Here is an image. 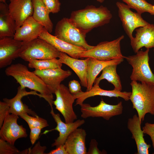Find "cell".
<instances>
[{"mask_svg": "<svg viewBox=\"0 0 154 154\" xmlns=\"http://www.w3.org/2000/svg\"><path fill=\"white\" fill-rule=\"evenodd\" d=\"M112 17L106 7L101 5L97 7L91 5L72 11L70 19L77 27L86 34L95 28L109 23Z\"/></svg>", "mask_w": 154, "mask_h": 154, "instance_id": "cell-1", "label": "cell"}, {"mask_svg": "<svg viewBox=\"0 0 154 154\" xmlns=\"http://www.w3.org/2000/svg\"><path fill=\"white\" fill-rule=\"evenodd\" d=\"M6 75L13 77L19 83L21 89L26 88L38 92L52 107L53 94L42 80L33 72L29 70L25 65L21 63L12 64L5 70Z\"/></svg>", "mask_w": 154, "mask_h": 154, "instance_id": "cell-2", "label": "cell"}, {"mask_svg": "<svg viewBox=\"0 0 154 154\" xmlns=\"http://www.w3.org/2000/svg\"><path fill=\"white\" fill-rule=\"evenodd\" d=\"M130 84L132 92L129 100L142 123L147 114L154 116V86L135 81Z\"/></svg>", "mask_w": 154, "mask_h": 154, "instance_id": "cell-3", "label": "cell"}, {"mask_svg": "<svg viewBox=\"0 0 154 154\" xmlns=\"http://www.w3.org/2000/svg\"><path fill=\"white\" fill-rule=\"evenodd\" d=\"M149 49L139 50L135 54L125 56L132 67L130 78L131 81L140 82L154 86V74L149 66Z\"/></svg>", "mask_w": 154, "mask_h": 154, "instance_id": "cell-4", "label": "cell"}, {"mask_svg": "<svg viewBox=\"0 0 154 154\" xmlns=\"http://www.w3.org/2000/svg\"><path fill=\"white\" fill-rule=\"evenodd\" d=\"M19 57L26 61L32 59H50L58 58L60 52L39 38L27 42H23Z\"/></svg>", "mask_w": 154, "mask_h": 154, "instance_id": "cell-5", "label": "cell"}, {"mask_svg": "<svg viewBox=\"0 0 154 154\" xmlns=\"http://www.w3.org/2000/svg\"><path fill=\"white\" fill-rule=\"evenodd\" d=\"M86 35L77 27L70 18H63L58 22L55 27L54 36L57 38L70 44L88 50L92 48L94 46L87 43Z\"/></svg>", "mask_w": 154, "mask_h": 154, "instance_id": "cell-6", "label": "cell"}, {"mask_svg": "<svg viewBox=\"0 0 154 154\" xmlns=\"http://www.w3.org/2000/svg\"><path fill=\"white\" fill-rule=\"evenodd\" d=\"M124 37L122 35L112 41L100 42L91 49L83 52L80 57L92 58L103 61L124 59L125 56L121 52L120 43Z\"/></svg>", "mask_w": 154, "mask_h": 154, "instance_id": "cell-7", "label": "cell"}, {"mask_svg": "<svg viewBox=\"0 0 154 154\" xmlns=\"http://www.w3.org/2000/svg\"><path fill=\"white\" fill-rule=\"evenodd\" d=\"M56 100L53 104L55 109L63 116L65 122H72L77 119V117L74 111L73 104L76 99L74 96L70 92L68 88L61 84L55 92Z\"/></svg>", "mask_w": 154, "mask_h": 154, "instance_id": "cell-8", "label": "cell"}, {"mask_svg": "<svg viewBox=\"0 0 154 154\" xmlns=\"http://www.w3.org/2000/svg\"><path fill=\"white\" fill-rule=\"evenodd\" d=\"M81 117L84 119L89 117H101L109 120L112 117L121 115L123 107L121 101L115 105L107 104L102 99L99 104L92 107L89 104L83 103L80 106Z\"/></svg>", "mask_w": 154, "mask_h": 154, "instance_id": "cell-9", "label": "cell"}, {"mask_svg": "<svg viewBox=\"0 0 154 154\" xmlns=\"http://www.w3.org/2000/svg\"><path fill=\"white\" fill-rule=\"evenodd\" d=\"M116 5L123 27L130 40L133 37V33L134 30L149 24L143 18L141 14L132 11L126 4L117 2Z\"/></svg>", "mask_w": 154, "mask_h": 154, "instance_id": "cell-10", "label": "cell"}, {"mask_svg": "<svg viewBox=\"0 0 154 154\" xmlns=\"http://www.w3.org/2000/svg\"><path fill=\"white\" fill-rule=\"evenodd\" d=\"M18 116L8 113L0 128V138L13 145L19 138L26 137V129L17 123Z\"/></svg>", "mask_w": 154, "mask_h": 154, "instance_id": "cell-11", "label": "cell"}, {"mask_svg": "<svg viewBox=\"0 0 154 154\" xmlns=\"http://www.w3.org/2000/svg\"><path fill=\"white\" fill-rule=\"evenodd\" d=\"M23 42L13 37L0 38V68L11 64L13 60L19 57Z\"/></svg>", "mask_w": 154, "mask_h": 154, "instance_id": "cell-12", "label": "cell"}, {"mask_svg": "<svg viewBox=\"0 0 154 154\" xmlns=\"http://www.w3.org/2000/svg\"><path fill=\"white\" fill-rule=\"evenodd\" d=\"M33 72L42 80L48 89L54 94L61 82L72 74L70 70H64L61 68L35 70Z\"/></svg>", "mask_w": 154, "mask_h": 154, "instance_id": "cell-13", "label": "cell"}, {"mask_svg": "<svg viewBox=\"0 0 154 154\" xmlns=\"http://www.w3.org/2000/svg\"><path fill=\"white\" fill-rule=\"evenodd\" d=\"M33 0H10L9 13L15 22L17 28L20 27L33 12ZM16 28V29H17Z\"/></svg>", "mask_w": 154, "mask_h": 154, "instance_id": "cell-14", "label": "cell"}, {"mask_svg": "<svg viewBox=\"0 0 154 154\" xmlns=\"http://www.w3.org/2000/svg\"><path fill=\"white\" fill-rule=\"evenodd\" d=\"M44 28L32 16L27 18L21 26L16 29L13 38L24 42H29L38 38Z\"/></svg>", "mask_w": 154, "mask_h": 154, "instance_id": "cell-15", "label": "cell"}, {"mask_svg": "<svg viewBox=\"0 0 154 154\" xmlns=\"http://www.w3.org/2000/svg\"><path fill=\"white\" fill-rule=\"evenodd\" d=\"M30 95H37L40 98H43L42 96L40 94H38L37 91L33 90L27 92L25 88L21 89L20 86L18 88L17 94L14 97L10 99L3 98V102L6 103L9 106V113L18 116L23 113H27L33 116H37L34 111L29 109L22 101L23 97Z\"/></svg>", "mask_w": 154, "mask_h": 154, "instance_id": "cell-16", "label": "cell"}, {"mask_svg": "<svg viewBox=\"0 0 154 154\" xmlns=\"http://www.w3.org/2000/svg\"><path fill=\"white\" fill-rule=\"evenodd\" d=\"M51 108L50 113L56 123V127L52 130H55L59 132L58 137L54 140L51 146L57 147L64 145L67 137L74 130L83 125L85 122L84 119H78L72 122L64 123L61 120L58 114H55L52 107Z\"/></svg>", "mask_w": 154, "mask_h": 154, "instance_id": "cell-17", "label": "cell"}, {"mask_svg": "<svg viewBox=\"0 0 154 154\" xmlns=\"http://www.w3.org/2000/svg\"><path fill=\"white\" fill-rule=\"evenodd\" d=\"M135 37L130 40V44L135 53L145 47L147 49L154 48V24H150L135 29Z\"/></svg>", "mask_w": 154, "mask_h": 154, "instance_id": "cell-18", "label": "cell"}, {"mask_svg": "<svg viewBox=\"0 0 154 154\" xmlns=\"http://www.w3.org/2000/svg\"><path fill=\"white\" fill-rule=\"evenodd\" d=\"M45 40L59 51L64 52L73 58L78 59L80 55L86 50L85 49L70 44L53 35L44 28L38 37Z\"/></svg>", "mask_w": 154, "mask_h": 154, "instance_id": "cell-19", "label": "cell"}, {"mask_svg": "<svg viewBox=\"0 0 154 154\" xmlns=\"http://www.w3.org/2000/svg\"><path fill=\"white\" fill-rule=\"evenodd\" d=\"M131 93V92H121L114 89L112 90H105L101 88L99 85H94L89 91L85 92L82 91L76 95H73L76 99V105L80 106L87 98L97 96L120 97L125 101H128L130 100Z\"/></svg>", "mask_w": 154, "mask_h": 154, "instance_id": "cell-20", "label": "cell"}, {"mask_svg": "<svg viewBox=\"0 0 154 154\" xmlns=\"http://www.w3.org/2000/svg\"><path fill=\"white\" fill-rule=\"evenodd\" d=\"M87 134L82 128H77L68 136L64 145L67 154H87Z\"/></svg>", "mask_w": 154, "mask_h": 154, "instance_id": "cell-21", "label": "cell"}, {"mask_svg": "<svg viewBox=\"0 0 154 154\" xmlns=\"http://www.w3.org/2000/svg\"><path fill=\"white\" fill-rule=\"evenodd\" d=\"M58 58L62 64L67 65L74 71L79 78L81 85L87 88L88 58L79 59L72 57L61 52H60Z\"/></svg>", "mask_w": 154, "mask_h": 154, "instance_id": "cell-22", "label": "cell"}, {"mask_svg": "<svg viewBox=\"0 0 154 154\" xmlns=\"http://www.w3.org/2000/svg\"><path fill=\"white\" fill-rule=\"evenodd\" d=\"M141 123L140 121L138 115H134L128 119L127 127L132 135L137 147V154H148L150 145L147 144L144 138V133L141 128Z\"/></svg>", "mask_w": 154, "mask_h": 154, "instance_id": "cell-23", "label": "cell"}, {"mask_svg": "<svg viewBox=\"0 0 154 154\" xmlns=\"http://www.w3.org/2000/svg\"><path fill=\"white\" fill-rule=\"evenodd\" d=\"M87 78L88 86L86 91L90 90L93 87L97 76L106 66L113 64L118 65L124 59H118L108 61H103L92 58H88Z\"/></svg>", "mask_w": 154, "mask_h": 154, "instance_id": "cell-24", "label": "cell"}, {"mask_svg": "<svg viewBox=\"0 0 154 154\" xmlns=\"http://www.w3.org/2000/svg\"><path fill=\"white\" fill-rule=\"evenodd\" d=\"M17 28L15 22L10 15L8 5L0 3V38L5 37H13Z\"/></svg>", "mask_w": 154, "mask_h": 154, "instance_id": "cell-25", "label": "cell"}, {"mask_svg": "<svg viewBox=\"0 0 154 154\" xmlns=\"http://www.w3.org/2000/svg\"><path fill=\"white\" fill-rule=\"evenodd\" d=\"M33 12L32 17L50 33L52 31L53 24L51 20L50 13L44 4L42 0H33Z\"/></svg>", "mask_w": 154, "mask_h": 154, "instance_id": "cell-26", "label": "cell"}, {"mask_svg": "<svg viewBox=\"0 0 154 154\" xmlns=\"http://www.w3.org/2000/svg\"><path fill=\"white\" fill-rule=\"evenodd\" d=\"M117 65L116 64L110 65L104 68L100 76L96 78L95 79L94 85H99L100 82L102 80L106 79L114 85V89L121 91L122 90L121 82L116 71Z\"/></svg>", "mask_w": 154, "mask_h": 154, "instance_id": "cell-27", "label": "cell"}, {"mask_svg": "<svg viewBox=\"0 0 154 154\" xmlns=\"http://www.w3.org/2000/svg\"><path fill=\"white\" fill-rule=\"evenodd\" d=\"M28 62L29 68L40 70L61 68L62 65V63L59 59L57 58L50 59H32Z\"/></svg>", "mask_w": 154, "mask_h": 154, "instance_id": "cell-28", "label": "cell"}, {"mask_svg": "<svg viewBox=\"0 0 154 154\" xmlns=\"http://www.w3.org/2000/svg\"><path fill=\"white\" fill-rule=\"evenodd\" d=\"M130 8L135 10L141 14L145 12L149 13L154 15V10L153 5L146 0H122Z\"/></svg>", "mask_w": 154, "mask_h": 154, "instance_id": "cell-29", "label": "cell"}, {"mask_svg": "<svg viewBox=\"0 0 154 154\" xmlns=\"http://www.w3.org/2000/svg\"><path fill=\"white\" fill-rule=\"evenodd\" d=\"M27 123L30 129L39 127L42 129L49 126L47 120L37 116H31L27 113H23L19 115Z\"/></svg>", "mask_w": 154, "mask_h": 154, "instance_id": "cell-30", "label": "cell"}, {"mask_svg": "<svg viewBox=\"0 0 154 154\" xmlns=\"http://www.w3.org/2000/svg\"><path fill=\"white\" fill-rule=\"evenodd\" d=\"M21 151L14 145L0 139V154H20Z\"/></svg>", "mask_w": 154, "mask_h": 154, "instance_id": "cell-31", "label": "cell"}, {"mask_svg": "<svg viewBox=\"0 0 154 154\" xmlns=\"http://www.w3.org/2000/svg\"><path fill=\"white\" fill-rule=\"evenodd\" d=\"M45 6L50 13H55L60 10L61 3L59 0H42Z\"/></svg>", "mask_w": 154, "mask_h": 154, "instance_id": "cell-32", "label": "cell"}, {"mask_svg": "<svg viewBox=\"0 0 154 154\" xmlns=\"http://www.w3.org/2000/svg\"><path fill=\"white\" fill-rule=\"evenodd\" d=\"M46 146H41L39 141L37 142L33 147L26 149L21 151L22 154H45L44 151L46 149Z\"/></svg>", "mask_w": 154, "mask_h": 154, "instance_id": "cell-33", "label": "cell"}, {"mask_svg": "<svg viewBox=\"0 0 154 154\" xmlns=\"http://www.w3.org/2000/svg\"><path fill=\"white\" fill-rule=\"evenodd\" d=\"M142 129L144 134H147L150 137L154 149V123H146Z\"/></svg>", "mask_w": 154, "mask_h": 154, "instance_id": "cell-34", "label": "cell"}, {"mask_svg": "<svg viewBox=\"0 0 154 154\" xmlns=\"http://www.w3.org/2000/svg\"><path fill=\"white\" fill-rule=\"evenodd\" d=\"M68 86L70 92L73 95H76L82 91L80 84L78 81L73 80L70 81Z\"/></svg>", "mask_w": 154, "mask_h": 154, "instance_id": "cell-35", "label": "cell"}, {"mask_svg": "<svg viewBox=\"0 0 154 154\" xmlns=\"http://www.w3.org/2000/svg\"><path fill=\"white\" fill-rule=\"evenodd\" d=\"M9 107L6 102H0V128L2 126L4 119L8 113H9Z\"/></svg>", "mask_w": 154, "mask_h": 154, "instance_id": "cell-36", "label": "cell"}, {"mask_svg": "<svg viewBox=\"0 0 154 154\" xmlns=\"http://www.w3.org/2000/svg\"><path fill=\"white\" fill-rule=\"evenodd\" d=\"M98 143L95 139H92L90 143L89 147L87 154H106L105 150L100 151L98 147Z\"/></svg>", "mask_w": 154, "mask_h": 154, "instance_id": "cell-37", "label": "cell"}, {"mask_svg": "<svg viewBox=\"0 0 154 154\" xmlns=\"http://www.w3.org/2000/svg\"><path fill=\"white\" fill-rule=\"evenodd\" d=\"M30 129V138L31 144L33 145L38 139L42 129L39 127H34Z\"/></svg>", "mask_w": 154, "mask_h": 154, "instance_id": "cell-38", "label": "cell"}, {"mask_svg": "<svg viewBox=\"0 0 154 154\" xmlns=\"http://www.w3.org/2000/svg\"><path fill=\"white\" fill-rule=\"evenodd\" d=\"M47 154H67L64 144L60 145L56 149L51 150Z\"/></svg>", "mask_w": 154, "mask_h": 154, "instance_id": "cell-39", "label": "cell"}, {"mask_svg": "<svg viewBox=\"0 0 154 154\" xmlns=\"http://www.w3.org/2000/svg\"><path fill=\"white\" fill-rule=\"evenodd\" d=\"M96 0L97 1L100 3H102L104 1V0Z\"/></svg>", "mask_w": 154, "mask_h": 154, "instance_id": "cell-40", "label": "cell"}, {"mask_svg": "<svg viewBox=\"0 0 154 154\" xmlns=\"http://www.w3.org/2000/svg\"><path fill=\"white\" fill-rule=\"evenodd\" d=\"M7 0H0L1 2L6 3V1Z\"/></svg>", "mask_w": 154, "mask_h": 154, "instance_id": "cell-41", "label": "cell"}, {"mask_svg": "<svg viewBox=\"0 0 154 154\" xmlns=\"http://www.w3.org/2000/svg\"><path fill=\"white\" fill-rule=\"evenodd\" d=\"M153 9L154 10V5H153Z\"/></svg>", "mask_w": 154, "mask_h": 154, "instance_id": "cell-42", "label": "cell"}, {"mask_svg": "<svg viewBox=\"0 0 154 154\" xmlns=\"http://www.w3.org/2000/svg\"></svg>", "mask_w": 154, "mask_h": 154, "instance_id": "cell-43", "label": "cell"}]
</instances>
